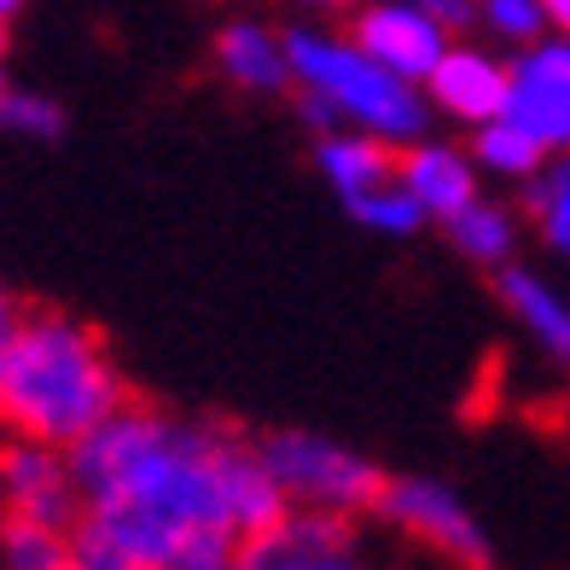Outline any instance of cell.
<instances>
[{"mask_svg":"<svg viewBox=\"0 0 570 570\" xmlns=\"http://www.w3.org/2000/svg\"><path fill=\"white\" fill-rule=\"evenodd\" d=\"M23 7H30V0H0V23H7V30H12V18H18Z\"/></svg>","mask_w":570,"mask_h":570,"instance_id":"obj_26","label":"cell"},{"mask_svg":"<svg viewBox=\"0 0 570 570\" xmlns=\"http://www.w3.org/2000/svg\"><path fill=\"white\" fill-rule=\"evenodd\" d=\"M128 402L106 332L65 308H18L0 338V436L82 449Z\"/></svg>","mask_w":570,"mask_h":570,"instance_id":"obj_2","label":"cell"},{"mask_svg":"<svg viewBox=\"0 0 570 570\" xmlns=\"http://www.w3.org/2000/svg\"><path fill=\"white\" fill-rule=\"evenodd\" d=\"M239 570H379L355 518L285 507L268 530H256L239 553Z\"/></svg>","mask_w":570,"mask_h":570,"instance_id":"obj_6","label":"cell"},{"mask_svg":"<svg viewBox=\"0 0 570 570\" xmlns=\"http://www.w3.org/2000/svg\"><path fill=\"white\" fill-rule=\"evenodd\" d=\"M379 524L396 530L407 548H420V553L443 559L454 570H489L495 564L489 530L478 524V512L465 507L443 478H425V472L391 478V489H384V501H379Z\"/></svg>","mask_w":570,"mask_h":570,"instance_id":"obj_5","label":"cell"},{"mask_svg":"<svg viewBox=\"0 0 570 570\" xmlns=\"http://www.w3.org/2000/svg\"><path fill=\"white\" fill-rule=\"evenodd\" d=\"M292 70H297V117L326 128H361L391 146H413L431 135V99L420 82L384 70L355 36H332L321 23H292Z\"/></svg>","mask_w":570,"mask_h":570,"instance_id":"obj_3","label":"cell"},{"mask_svg":"<svg viewBox=\"0 0 570 570\" xmlns=\"http://www.w3.org/2000/svg\"><path fill=\"white\" fill-rule=\"evenodd\" d=\"M541 12H548L553 36H570V0H541Z\"/></svg>","mask_w":570,"mask_h":570,"instance_id":"obj_23","label":"cell"},{"mask_svg":"<svg viewBox=\"0 0 570 570\" xmlns=\"http://www.w3.org/2000/svg\"><path fill=\"white\" fill-rule=\"evenodd\" d=\"M0 128H7V135H18V140L47 146V140H59V135H65V106H59L53 94L12 88V94H7V106H0Z\"/></svg>","mask_w":570,"mask_h":570,"instance_id":"obj_21","label":"cell"},{"mask_svg":"<svg viewBox=\"0 0 570 570\" xmlns=\"http://www.w3.org/2000/svg\"><path fill=\"white\" fill-rule=\"evenodd\" d=\"M7 59V53H0ZM7 94H12V82H7V65H0V106H7Z\"/></svg>","mask_w":570,"mask_h":570,"instance_id":"obj_27","label":"cell"},{"mask_svg":"<svg viewBox=\"0 0 570 570\" xmlns=\"http://www.w3.org/2000/svg\"><path fill=\"white\" fill-rule=\"evenodd\" d=\"M495 292H501V308L512 315V326L524 332L553 367H570V303H564V292H553V285L524 263L495 268Z\"/></svg>","mask_w":570,"mask_h":570,"instance_id":"obj_14","label":"cell"},{"mask_svg":"<svg viewBox=\"0 0 570 570\" xmlns=\"http://www.w3.org/2000/svg\"><path fill=\"white\" fill-rule=\"evenodd\" d=\"M0 570H82L76 530L36 524V518H0Z\"/></svg>","mask_w":570,"mask_h":570,"instance_id":"obj_17","label":"cell"},{"mask_svg":"<svg viewBox=\"0 0 570 570\" xmlns=\"http://www.w3.org/2000/svg\"><path fill=\"white\" fill-rule=\"evenodd\" d=\"M350 222L379 233V239H413V233H420L431 216H425V204L413 198L402 180H391V187H379V193H367L361 204H350Z\"/></svg>","mask_w":570,"mask_h":570,"instance_id":"obj_19","label":"cell"},{"mask_svg":"<svg viewBox=\"0 0 570 570\" xmlns=\"http://www.w3.org/2000/svg\"><path fill=\"white\" fill-rule=\"evenodd\" d=\"M472 158L489 180H512V187H530V180L553 164V151L541 146L530 128H518L512 117H495L472 128Z\"/></svg>","mask_w":570,"mask_h":570,"instance_id":"obj_15","label":"cell"},{"mask_svg":"<svg viewBox=\"0 0 570 570\" xmlns=\"http://www.w3.org/2000/svg\"><path fill=\"white\" fill-rule=\"evenodd\" d=\"M425 99H431V117H443L454 128L495 122L507 117V99H512V59L460 36L443 53V65L425 76Z\"/></svg>","mask_w":570,"mask_h":570,"instance_id":"obj_8","label":"cell"},{"mask_svg":"<svg viewBox=\"0 0 570 570\" xmlns=\"http://www.w3.org/2000/svg\"><path fill=\"white\" fill-rule=\"evenodd\" d=\"M524 216L541 233V245L570 263V151H553V164L524 187Z\"/></svg>","mask_w":570,"mask_h":570,"instance_id":"obj_18","label":"cell"},{"mask_svg":"<svg viewBox=\"0 0 570 570\" xmlns=\"http://www.w3.org/2000/svg\"><path fill=\"white\" fill-rule=\"evenodd\" d=\"M420 7L443 23V30L460 41L465 30H478V0H420Z\"/></svg>","mask_w":570,"mask_h":570,"instance_id":"obj_22","label":"cell"},{"mask_svg":"<svg viewBox=\"0 0 570 570\" xmlns=\"http://www.w3.org/2000/svg\"><path fill=\"white\" fill-rule=\"evenodd\" d=\"M82 570H239L256 530L285 512L256 436L128 402L82 449Z\"/></svg>","mask_w":570,"mask_h":570,"instance_id":"obj_1","label":"cell"},{"mask_svg":"<svg viewBox=\"0 0 570 570\" xmlns=\"http://www.w3.org/2000/svg\"><path fill=\"white\" fill-rule=\"evenodd\" d=\"M210 65L233 94H250V99L297 94L292 41H285V30H274L268 18H227L210 41Z\"/></svg>","mask_w":570,"mask_h":570,"instance_id":"obj_11","label":"cell"},{"mask_svg":"<svg viewBox=\"0 0 570 570\" xmlns=\"http://www.w3.org/2000/svg\"><path fill=\"white\" fill-rule=\"evenodd\" d=\"M303 7H315V12H361L367 0H303Z\"/></svg>","mask_w":570,"mask_h":570,"instance_id":"obj_25","label":"cell"},{"mask_svg":"<svg viewBox=\"0 0 570 570\" xmlns=\"http://www.w3.org/2000/svg\"><path fill=\"white\" fill-rule=\"evenodd\" d=\"M308 158H315L332 198H344V210L361 204L367 193L391 187V180H402V146L379 140V135H361V128H326V135H315Z\"/></svg>","mask_w":570,"mask_h":570,"instance_id":"obj_13","label":"cell"},{"mask_svg":"<svg viewBox=\"0 0 570 570\" xmlns=\"http://www.w3.org/2000/svg\"><path fill=\"white\" fill-rule=\"evenodd\" d=\"M402 187L425 204L431 222H454L460 210H472L483 198V169L472 158V146L420 135L413 146H402Z\"/></svg>","mask_w":570,"mask_h":570,"instance_id":"obj_12","label":"cell"},{"mask_svg":"<svg viewBox=\"0 0 570 570\" xmlns=\"http://www.w3.org/2000/svg\"><path fill=\"white\" fill-rule=\"evenodd\" d=\"M350 36L367 47L384 70H396L420 88L454 47V36L420 7V0H367L361 12H350Z\"/></svg>","mask_w":570,"mask_h":570,"instance_id":"obj_9","label":"cell"},{"mask_svg":"<svg viewBox=\"0 0 570 570\" xmlns=\"http://www.w3.org/2000/svg\"><path fill=\"white\" fill-rule=\"evenodd\" d=\"M18 308H23V303H18V297L7 292V285H0V338H7V326L18 321Z\"/></svg>","mask_w":570,"mask_h":570,"instance_id":"obj_24","label":"cell"},{"mask_svg":"<svg viewBox=\"0 0 570 570\" xmlns=\"http://www.w3.org/2000/svg\"><path fill=\"white\" fill-rule=\"evenodd\" d=\"M507 117L548 151H570V36H541L535 47L512 53Z\"/></svg>","mask_w":570,"mask_h":570,"instance_id":"obj_10","label":"cell"},{"mask_svg":"<svg viewBox=\"0 0 570 570\" xmlns=\"http://www.w3.org/2000/svg\"><path fill=\"white\" fill-rule=\"evenodd\" d=\"M0 518H36V524L76 530L82 518V483H76L70 449L0 436Z\"/></svg>","mask_w":570,"mask_h":570,"instance_id":"obj_7","label":"cell"},{"mask_svg":"<svg viewBox=\"0 0 570 570\" xmlns=\"http://www.w3.org/2000/svg\"><path fill=\"white\" fill-rule=\"evenodd\" d=\"M256 449L268 460V478L279 483L285 507L332 512V518H379V501L391 489V472L338 436L321 431H263Z\"/></svg>","mask_w":570,"mask_h":570,"instance_id":"obj_4","label":"cell"},{"mask_svg":"<svg viewBox=\"0 0 570 570\" xmlns=\"http://www.w3.org/2000/svg\"><path fill=\"white\" fill-rule=\"evenodd\" d=\"M478 30L495 47H507V53H524L541 36H553L541 0H478Z\"/></svg>","mask_w":570,"mask_h":570,"instance_id":"obj_20","label":"cell"},{"mask_svg":"<svg viewBox=\"0 0 570 570\" xmlns=\"http://www.w3.org/2000/svg\"><path fill=\"white\" fill-rule=\"evenodd\" d=\"M0 53H7V23H0Z\"/></svg>","mask_w":570,"mask_h":570,"instance_id":"obj_28","label":"cell"},{"mask_svg":"<svg viewBox=\"0 0 570 570\" xmlns=\"http://www.w3.org/2000/svg\"><path fill=\"white\" fill-rule=\"evenodd\" d=\"M443 233H449V245L465 256V263H478V268L518 263V216L507 210V204H495V198H478L472 210H460L454 222H443Z\"/></svg>","mask_w":570,"mask_h":570,"instance_id":"obj_16","label":"cell"}]
</instances>
